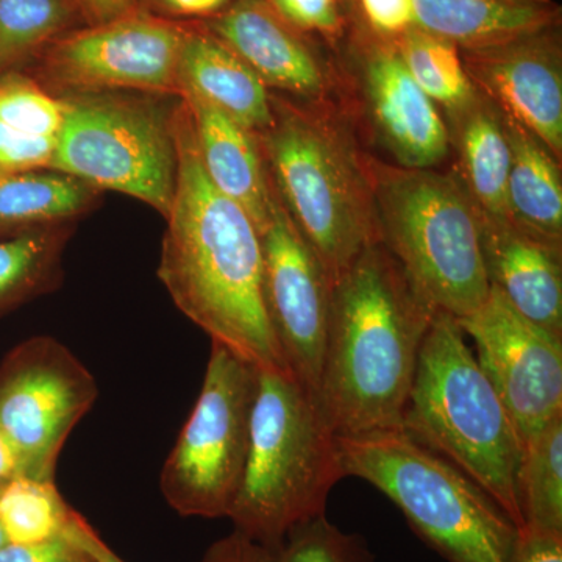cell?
Instances as JSON below:
<instances>
[{"instance_id":"44dd1931","label":"cell","mask_w":562,"mask_h":562,"mask_svg":"<svg viewBox=\"0 0 562 562\" xmlns=\"http://www.w3.org/2000/svg\"><path fill=\"white\" fill-rule=\"evenodd\" d=\"M503 120L512 149L506 184L508 220L520 232L561 249V161L522 125L506 116Z\"/></svg>"},{"instance_id":"74e56055","label":"cell","mask_w":562,"mask_h":562,"mask_svg":"<svg viewBox=\"0 0 562 562\" xmlns=\"http://www.w3.org/2000/svg\"><path fill=\"white\" fill-rule=\"evenodd\" d=\"M80 27L109 24L143 10L139 0H70Z\"/></svg>"},{"instance_id":"4316f807","label":"cell","mask_w":562,"mask_h":562,"mask_svg":"<svg viewBox=\"0 0 562 562\" xmlns=\"http://www.w3.org/2000/svg\"><path fill=\"white\" fill-rule=\"evenodd\" d=\"M74 512L55 480L18 475L0 486V530L7 543L32 546L63 538Z\"/></svg>"},{"instance_id":"2e32d148","label":"cell","mask_w":562,"mask_h":562,"mask_svg":"<svg viewBox=\"0 0 562 562\" xmlns=\"http://www.w3.org/2000/svg\"><path fill=\"white\" fill-rule=\"evenodd\" d=\"M202 22L247 63L266 88L313 105H319L327 94L330 66L319 41L281 20L266 0H233Z\"/></svg>"},{"instance_id":"5b68a950","label":"cell","mask_w":562,"mask_h":562,"mask_svg":"<svg viewBox=\"0 0 562 562\" xmlns=\"http://www.w3.org/2000/svg\"><path fill=\"white\" fill-rule=\"evenodd\" d=\"M344 476L338 438L292 372L258 369L249 453L228 519L276 552L295 525L325 514Z\"/></svg>"},{"instance_id":"d590c367","label":"cell","mask_w":562,"mask_h":562,"mask_svg":"<svg viewBox=\"0 0 562 562\" xmlns=\"http://www.w3.org/2000/svg\"><path fill=\"white\" fill-rule=\"evenodd\" d=\"M199 562H273V552L233 530L214 542Z\"/></svg>"},{"instance_id":"9a60e30c","label":"cell","mask_w":562,"mask_h":562,"mask_svg":"<svg viewBox=\"0 0 562 562\" xmlns=\"http://www.w3.org/2000/svg\"><path fill=\"white\" fill-rule=\"evenodd\" d=\"M460 54L475 90L561 161V25Z\"/></svg>"},{"instance_id":"d6986e66","label":"cell","mask_w":562,"mask_h":562,"mask_svg":"<svg viewBox=\"0 0 562 562\" xmlns=\"http://www.w3.org/2000/svg\"><path fill=\"white\" fill-rule=\"evenodd\" d=\"M192 92L255 135L273 122L272 95L260 77L203 22H187L179 60V94Z\"/></svg>"},{"instance_id":"7bdbcfd3","label":"cell","mask_w":562,"mask_h":562,"mask_svg":"<svg viewBox=\"0 0 562 562\" xmlns=\"http://www.w3.org/2000/svg\"><path fill=\"white\" fill-rule=\"evenodd\" d=\"M90 560H91V558H90ZM91 562H94V561L91 560Z\"/></svg>"},{"instance_id":"4dcf8cb0","label":"cell","mask_w":562,"mask_h":562,"mask_svg":"<svg viewBox=\"0 0 562 562\" xmlns=\"http://www.w3.org/2000/svg\"><path fill=\"white\" fill-rule=\"evenodd\" d=\"M281 20L339 49L351 29L350 0H266Z\"/></svg>"},{"instance_id":"ab89813d","label":"cell","mask_w":562,"mask_h":562,"mask_svg":"<svg viewBox=\"0 0 562 562\" xmlns=\"http://www.w3.org/2000/svg\"><path fill=\"white\" fill-rule=\"evenodd\" d=\"M21 475V461L9 436L0 428V484Z\"/></svg>"},{"instance_id":"ba28073f","label":"cell","mask_w":562,"mask_h":562,"mask_svg":"<svg viewBox=\"0 0 562 562\" xmlns=\"http://www.w3.org/2000/svg\"><path fill=\"white\" fill-rule=\"evenodd\" d=\"M49 169L132 195L168 216L176 192L173 111L116 92L63 94Z\"/></svg>"},{"instance_id":"52a82bcc","label":"cell","mask_w":562,"mask_h":562,"mask_svg":"<svg viewBox=\"0 0 562 562\" xmlns=\"http://www.w3.org/2000/svg\"><path fill=\"white\" fill-rule=\"evenodd\" d=\"M344 476L372 484L449 562H514L520 528L483 487L402 430L338 438Z\"/></svg>"},{"instance_id":"60d3db41","label":"cell","mask_w":562,"mask_h":562,"mask_svg":"<svg viewBox=\"0 0 562 562\" xmlns=\"http://www.w3.org/2000/svg\"><path fill=\"white\" fill-rule=\"evenodd\" d=\"M505 2H519V3H547L552 0H505Z\"/></svg>"},{"instance_id":"7c38bea8","label":"cell","mask_w":562,"mask_h":562,"mask_svg":"<svg viewBox=\"0 0 562 562\" xmlns=\"http://www.w3.org/2000/svg\"><path fill=\"white\" fill-rule=\"evenodd\" d=\"M457 321L524 443L561 416L562 336L525 319L494 286L476 312Z\"/></svg>"},{"instance_id":"484cf974","label":"cell","mask_w":562,"mask_h":562,"mask_svg":"<svg viewBox=\"0 0 562 562\" xmlns=\"http://www.w3.org/2000/svg\"><path fill=\"white\" fill-rule=\"evenodd\" d=\"M77 27L70 0H0V74L21 70Z\"/></svg>"},{"instance_id":"1f68e13d","label":"cell","mask_w":562,"mask_h":562,"mask_svg":"<svg viewBox=\"0 0 562 562\" xmlns=\"http://www.w3.org/2000/svg\"><path fill=\"white\" fill-rule=\"evenodd\" d=\"M351 27L394 44L417 24L414 0H350Z\"/></svg>"},{"instance_id":"f35d334b","label":"cell","mask_w":562,"mask_h":562,"mask_svg":"<svg viewBox=\"0 0 562 562\" xmlns=\"http://www.w3.org/2000/svg\"><path fill=\"white\" fill-rule=\"evenodd\" d=\"M514 562H562V532L522 528Z\"/></svg>"},{"instance_id":"30bf717a","label":"cell","mask_w":562,"mask_h":562,"mask_svg":"<svg viewBox=\"0 0 562 562\" xmlns=\"http://www.w3.org/2000/svg\"><path fill=\"white\" fill-rule=\"evenodd\" d=\"M187 22L138 10L94 27H77L36 57V77L63 94L135 90L179 95Z\"/></svg>"},{"instance_id":"f1b7e54d","label":"cell","mask_w":562,"mask_h":562,"mask_svg":"<svg viewBox=\"0 0 562 562\" xmlns=\"http://www.w3.org/2000/svg\"><path fill=\"white\" fill-rule=\"evenodd\" d=\"M65 106L22 70L0 74V122L24 133L55 138L60 132Z\"/></svg>"},{"instance_id":"d4e9b609","label":"cell","mask_w":562,"mask_h":562,"mask_svg":"<svg viewBox=\"0 0 562 562\" xmlns=\"http://www.w3.org/2000/svg\"><path fill=\"white\" fill-rule=\"evenodd\" d=\"M516 486L522 528L562 532V414L524 443Z\"/></svg>"},{"instance_id":"5bb4252c","label":"cell","mask_w":562,"mask_h":562,"mask_svg":"<svg viewBox=\"0 0 562 562\" xmlns=\"http://www.w3.org/2000/svg\"><path fill=\"white\" fill-rule=\"evenodd\" d=\"M341 49L360 83L369 124L395 165L409 169L441 165L452 146L449 125L417 87L395 44L351 27Z\"/></svg>"},{"instance_id":"603a6c76","label":"cell","mask_w":562,"mask_h":562,"mask_svg":"<svg viewBox=\"0 0 562 562\" xmlns=\"http://www.w3.org/2000/svg\"><path fill=\"white\" fill-rule=\"evenodd\" d=\"M94 188L49 171L0 172V236L57 227L91 209Z\"/></svg>"},{"instance_id":"836d02e7","label":"cell","mask_w":562,"mask_h":562,"mask_svg":"<svg viewBox=\"0 0 562 562\" xmlns=\"http://www.w3.org/2000/svg\"><path fill=\"white\" fill-rule=\"evenodd\" d=\"M0 562H91L87 553L66 538L32 543V546H14L5 543L0 547Z\"/></svg>"},{"instance_id":"cb8c5ba5","label":"cell","mask_w":562,"mask_h":562,"mask_svg":"<svg viewBox=\"0 0 562 562\" xmlns=\"http://www.w3.org/2000/svg\"><path fill=\"white\" fill-rule=\"evenodd\" d=\"M394 44L417 87L446 111L450 125L482 98L465 72L460 49L450 41L416 27Z\"/></svg>"},{"instance_id":"8d00e7d4","label":"cell","mask_w":562,"mask_h":562,"mask_svg":"<svg viewBox=\"0 0 562 562\" xmlns=\"http://www.w3.org/2000/svg\"><path fill=\"white\" fill-rule=\"evenodd\" d=\"M63 538L79 547L81 552L87 553L94 562H127L103 541L102 536L80 513L74 512Z\"/></svg>"},{"instance_id":"e575fe53","label":"cell","mask_w":562,"mask_h":562,"mask_svg":"<svg viewBox=\"0 0 562 562\" xmlns=\"http://www.w3.org/2000/svg\"><path fill=\"white\" fill-rule=\"evenodd\" d=\"M233 0H139L140 9L177 22H201L216 16Z\"/></svg>"},{"instance_id":"3957f363","label":"cell","mask_w":562,"mask_h":562,"mask_svg":"<svg viewBox=\"0 0 562 562\" xmlns=\"http://www.w3.org/2000/svg\"><path fill=\"white\" fill-rule=\"evenodd\" d=\"M273 122L258 140L277 198L331 283L379 243L368 157L319 105L272 98Z\"/></svg>"},{"instance_id":"e0dca14e","label":"cell","mask_w":562,"mask_h":562,"mask_svg":"<svg viewBox=\"0 0 562 562\" xmlns=\"http://www.w3.org/2000/svg\"><path fill=\"white\" fill-rule=\"evenodd\" d=\"M480 225L491 286L525 319L562 336L561 249L520 232L509 221L480 214Z\"/></svg>"},{"instance_id":"d6a6232c","label":"cell","mask_w":562,"mask_h":562,"mask_svg":"<svg viewBox=\"0 0 562 562\" xmlns=\"http://www.w3.org/2000/svg\"><path fill=\"white\" fill-rule=\"evenodd\" d=\"M55 138L31 135L0 122V172L49 169Z\"/></svg>"},{"instance_id":"ac0fdd59","label":"cell","mask_w":562,"mask_h":562,"mask_svg":"<svg viewBox=\"0 0 562 562\" xmlns=\"http://www.w3.org/2000/svg\"><path fill=\"white\" fill-rule=\"evenodd\" d=\"M179 95L190 111L203 171L249 214L261 235L271 213L272 184L258 136L199 95Z\"/></svg>"},{"instance_id":"6da1fadb","label":"cell","mask_w":562,"mask_h":562,"mask_svg":"<svg viewBox=\"0 0 562 562\" xmlns=\"http://www.w3.org/2000/svg\"><path fill=\"white\" fill-rule=\"evenodd\" d=\"M173 138L177 179L158 266L161 283L211 342L255 368L291 372L266 312L260 232L203 171L181 99L173 110Z\"/></svg>"},{"instance_id":"7a4b0ae2","label":"cell","mask_w":562,"mask_h":562,"mask_svg":"<svg viewBox=\"0 0 562 562\" xmlns=\"http://www.w3.org/2000/svg\"><path fill=\"white\" fill-rule=\"evenodd\" d=\"M436 313L380 243L333 283L316 402L336 438L402 430Z\"/></svg>"},{"instance_id":"b9f144b4","label":"cell","mask_w":562,"mask_h":562,"mask_svg":"<svg viewBox=\"0 0 562 562\" xmlns=\"http://www.w3.org/2000/svg\"><path fill=\"white\" fill-rule=\"evenodd\" d=\"M0 486H2V484H0ZM7 541H5V538H3V532L2 530H0V547H3L5 546Z\"/></svg>"},{"instance_id":"4fadbf2b","label":"cell","mask_w":562,"mask_h":562,"mask_svg":"<svg viewBox=\"0 0 562 562\" xmlns=\"http://www.w3.org/2000/svg\"><path fill=\"white\" fill-rule=\"evenodd\" d=\"M261 246L262 294L272 330L292 375L316 397L333 283L273 188Z\"/></svg>"},{"instance_id":"f546056e","label":"cell","mask_w":562,"mask_h":562,"mask_svg":"<svg viewBox=\"0 0 562 562\" xmlns=\"http://www.w3.org/2000/svg\"><path fill=\"white\" fill-rule=\"evenodd\" d=\"M369 543L357 532H346L325 514L295 525L288 532L273 562H373Z\"/></svg>"},{"instance_id":"277c9868","label":"cell","mask_w":562,"mask_h":562,"mask_svg":"<svg viewBox=\"0 0 562 562\" xmlns=\"http://www.w3.org/2000/svg\"><path fill=\"white\" fill-rule=\"evenodd\" d=\"M402 431L483 487L522 530L516 486L522 439L449 314L436 313L425 335Z\"/></svg>"},{"instance_id":"ffe728a7","label":"cell","mask_w":562,"mask_h":562,"mask_svg":"<svg viewBox=\"0 0 562 562\" xmlns=\"http://www.w3.org/2000/svg\"><path fill=\"white\" fill-rule=\"evenodd\" d=\"M417 24L460 50L483 49L528 33L561 25L557 2L505 0H414Z\"/></svg>"},{"instance_id":"8992f818","label":"cell","mask_w":562,"mask_h":562,"mask_svg":"<svg viewBox=\"0 0 562 562\" xmlns=\"http://www.w3.org/2000/svg\"><path fill=\"white\" fill-rule=\"evenodd\" d=\"M379 243L417 295L454 319L486 302L480 211L453 173L409 169L368 157Z\"/></svg>"},{"instance_id":"7402d4cb","label":"cell","mask_w":562,"mask_h":562,"mask_svg":"<svg viewBox=\"0 0 562 562\" xmlns=\"http://www.w3.org/2000/svg\"><path fill=\"white\" fill-rule=\"evenodd\" d=\"M452 127L457 133L458 179L462 187L482 216L491 221H509L506 184L512 149L501 110L482 95Z\"/></svg>"},{"instance_id":"8fae6325","label":"cell","mask_w":562,"mask_h":562,"mask_svg":"<svg viewBox=\"0 0 562 562\" xmlns=\"http://www.w3.org/2000/svg\"><path fill=\"white\" fill-rule=\"evenodd\" d=\"M94 375L49 336L25 342L0 372V428L21 461V475L55 480L63 447L98 401Z\"/></svg>"},{"instance_id":"83f0119b","label":"cell","mask_w":562,"mask_h":562,"mask_svg":"<svg viewBox=\"0 0 562 562\" xmlns=\"http://www.w3.org/2000/svg\"><path fill=\"white\" fill-rule=\"evenodd\" d=\"M66 238L68 233L57 225L0 241V310L55 286Z\"/></svg>"},{"instance_id":"9c48e42d","label":"cell","mask_w":562,"mask_h":562,"mask_svg":"<svg viewBox=\"0 0 562 562\" xmlns=\"http://www.w3.org/2000/svg\"><path fill=\"white\" fill-rule=\"evenodd\" d=\"M258 368L211 342L198 402L161 471L162 497L184 517H228L249 453Z\"/></svg>"}]
</instances>
